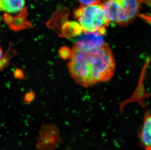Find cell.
Segmentation results:
<instances>
[{
  "label": "cell",
  "instance_id": "cell-1",
  "mask_svg": "<svg viewBox=\"0 0 151 150\" xmlns=\"http://www.w3.org/2000/svg\"><path fill=\"white\" fill-rule=\"evenodd\" d=\"M68 68L71 77L81 86L90 87L111 79L116 71V61L108 44L91 49L73 46Z\"/></svg>",
  "mask_w": 151,
  "mask_h": 150
},
{
  "label": "cell",
  "instance_id": "cell-2",
  "mask_svg": "<svg viewBox=\"0 0 151 150\" xmlns=\"http://www.w3.org/2000/svg\"><path fill=\"white\" fill-rule=\"evenodd\" d=\"M150 3L151 0H106L103 6L110 22L125 26L138 16L142 4Z\"/></svg>",
  "mask_w": 151,
  "mask_h": 150
},
{
  "label": "cell",
  "instance_id": "cell-3",
  "mask_svg": "<svg viewBox=\"0 0 151 150\" xmlns=\"http://www.w3.org/2000/svg\"><path fill=\"white\" fill-rule=\"evenodd\" d=\"M74 17L84 32H98L104 35L110 21L100 1L88 6H81L74 12Z\"/></svg>",
  "mask_w": 151,
  "mask_h": 150
},
{
  "label": "cell",
  "instance_id": "cell-4",
  "mask_svg": "<svg viewBox=\"0 0 151 150\" xmlns=\"http://www.w3.org/2000/svg\"><path fill=\"white\" fill-rule=\"evenodd\" d=\"M106 44L103 35L98 32H84L73 45L76 48L88 50Z\"/></svg>",
  "mask_w": 151,
  "mask_h": 150
},
{
  "label": "cell",
  "instance_id": "cell-5",
  "mask_svg": "<svg viewBox=\"0 0 151 150\" xmlns=\"http://www.w3.org/2000/svg\"><path fill=\"white\" fill-rule=\"evenodd\" d=\"M140 143L145 150H151V112L145 114L139 133Z\"/></svg>",
  "mask_w": 151,
  "mask_h": 150
},
{
  "label": "cell",
  "instance_id": "cell-6",
  "mask_svg": "<svg viewBox=\"0 0 151 150\" xmlns=\"http://www.w3.org/2000/svg\"><path fill=\"white\" fill-rule=\"evenodd\" d=\"M26 0H0V11L18 13L23 11Z\"/></svg>",
  "mask_w": 151,
  "mask_h": 150
},
{
  "label": "cell",
  "instance_id": "cell-7",
  "mask_svg": "<svg viewBox=\"0 0 151 150\" xmlns=\"http://www.w3.org/2000/svg\"><path fill=\"white\" fill-rule=\"evenodd\" d=\"M81 6H87L93 4L98 0H78Z\"/></svg>",
  "mask_w": 151,
  "mask_h": 150
},
{
  "label": "cell",
  "instance_id": "cell-8",
  "mask_svg": "<svg viewBox=\"0 0 151 150\" xmlns=\"http://www.w3.org/2000/svg\"><path fill=\"white\" fill-rule=\"evenodd\" d=\"M141 17L143 20L151 24V16L147 15H141Z\"/></svg>",
  "mask_w": 151,
  "mask_h": 150
},
{
  "label": "cell",
  "instance_id": "cell-9",
  "mask_svg": "<svg viewBox=\"0 0 151 150\" xmlns=\"http://www.w3.org/2000/svg\"><path fill=\"white\" fill-rule=\"evenodd\" d=\"M3 52L1 47L0 46V60H1V58H3Z\"/></svg>",
  "mask_w": 151,
  "mask_h": 150
}]
</instances>
